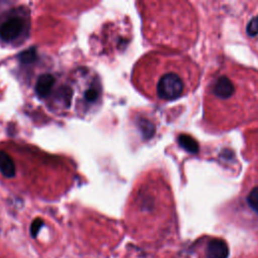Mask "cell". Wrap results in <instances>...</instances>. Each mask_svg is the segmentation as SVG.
Here are the masks:
<instances>
[{"instance_id": "6da1fadb", "label": "cell", "mask_w": 258, "mask_h": 258, "mask_svg": "<svg viewBox=\"0 0 258 258\" xmlns=\"http://www.w3.org/2000/svg\"><path fill=\"white\" fill-rule=\"evenodd\" d=\"M28 31V16L20 10H13L0 17V41L15 44L23 40Z\"/></svg>"}, {"instance_id": "7a4b0ae2", "label": "cell", "mask_w": 258, "mask_h": 258, "mask_svg": "<svg viewBox=\"0 0 258 258\" xmlns=\"http://www.w3.org/2000/svg\"><path fill=\"white\" fill-rule=\"evenodd\" d=\"M156 95L159 99L171 101L179 98L184 92V82L179 74L169 71L163 73L155 86Z\"/></svg>"}, {"instance_id": "3957f363", "label": "cell", "mask_w": 258, "mask_h": 258, "mask_svg": "<svg viewBox=\"0 0 258 258\" xmlns=\"http://www.w3.org/2000/svg\"><path fill=\"white\" fill-rule=\"evenodd\" d=\"M57 83V78L51 74H42L39 76L35 84V93L37 97L49 101Z\"/></svg>"}, {"instance_id": "277c9868", "label": "cell", "mask_w": 258, "mask_h": 258, "mask_svg": "<svg viewBox=\"0 0 258 258\" xmlns=\"http://www.w3.org/2000/svg\"><path fill=\"white\" fill-rule=\"evenodd\" d=\"M235 92V87L233 81L227 76H220L213 84L212 93L215 97L226 100L232 97Z\"/></svg>"}, {"instance_id": "5b68a950", "label": "cell", "mask_w": 258, "mask_h": 258, "mask_svg": "<svg viewBox=\"0 0 258 258\" xmlns=\"http://www.w3.org/2000/svg\"><path fill=\"white\" fill-rule=\"evenodd\" d=\"M229 247L223 239H211L205 250L206 258H228Z\"/></svg>"}, {"instance_id": "8992f818", "label": "cell", "mask_w": 258, "mask_h": 258, "mask_svg": "<svg viewBox=\"0 0 258 258\" xmlns=\"http://www.w3.org/2000/svg\"><path fill=\"white\" fill-rule=\"evenodd\" d=\"M15 164L11 156L5 151H0V172L3 176L11 178L15 175Z\"/></svg>"}, {"instance_id": "52a82bcc", "label": "cell", "mask_w": 258, "mask_h": 258, "mask_svg": "<svg viewBox=\"0 0 258 258\" xmlns=\"http://www.w3.org/2000/svg\"><path fill=\"white\" fill-rule=\"evenodd\" d=\"M178 142L180 144L181 147H183L186 151L188 152H191V153H195L198 151L199 147H198V143L197 141L191 138L190 136H187V135H180L179 138H178Z\"/></svg>"}, {"instance_id": "ba28073f", "label": "cell", "mask_w": 258, "mask_h": 258, "mask_svg": "<svg viewBox=\"0 0 258 258\" xmlns=\"http://www.w3.org/2000/svg\"><path fill=\"white\" fill-rule=\"evenodd\" d=\"M247 202L249 207L258 214V186L254 187L247 197Z\"/></svg>"}, {"instance_id": "9c48e42d", "label": "cell", "mask_w": 258, "mask_h": 258, "mask_svg": "<svg viewBox=\"0 0 258 258\" xmlns=\"http://www.w3.org/2000/svg\"><path fill=\"white\" fill-rule=\"evenodd\" d=\"M247 33L250 36H255L256 34H258V16L254 17L249 22V24L247 26Z\"/></svg>"}, {"instance_id": "30bf717a", "label": "cell", "mask_w": 258, "mask_h": 258, "mask_svg": "<svg viewBox=\"0 0 258 258\" xmlns=\"http://www.w3.org/2000/svg\"><path fill=\"white\" fill-rule=\"evenodd\" d=\"M43 226V222L40 219H36L33 221V223L31 224L30 227V233L32 235V237H35L37 235V233L39 232V229Z\"/></svg>"}]
</instances>
